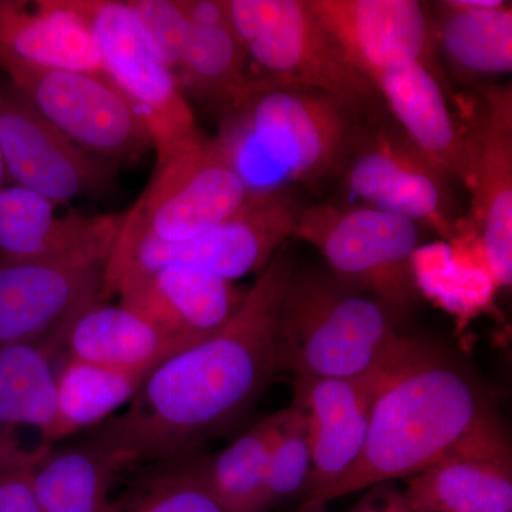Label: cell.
Here are the masks:
<instances>
[{
    "mask_svg": "<svg viewBox=\"0 0 512 512\" xmlns=\"http://www.w3.org/2000/svg\"><path fill=\"white\" fill-rule=\"evenodd\" d=\"M306 3L349 62L367 79L406 64L434 67L436 32L420 2L306 0Z\"/></svg>",
    "mask_w": 512,
    "mask_h": 512,
    "instance_id": "2e32d148",
    "label": "cell"
},
{
    "mask_svg": "<svg viewBox=\"0 0 512 512\" xmlns=\"http://www.w3.org/2000/svg\"><path fill=\"white\" fill-rule=\"evenodd\" d=\"M357 124L339 174L360 204L427 225L443 238L457 234L451 178L397 127Z\"/></svg>",
    "mask_w": 512,
    "mask_h": 512,
    "instance_id": "30bf717a",
    "label": "cell"
},
{
    "mask_svg": "<svg viewBox=\"0 0 512 512\" xmlns=\"http://www.w3.org/2000/svg\"><path fill=\"white\" fill-rule=\"evenodd\" d=\"M471 147V220L488 272L498 286L512 281V87L481 92Z\"/></svg>",
    "mask_w": 512,
    "mask_h": 512,
    "instance_id": "5bb4252c",
    "label": "cell"
},
{
    "mask_svg": "<svg viewBox=\"0 0 512 512\" xmlns=\"http://www.w3.org/2000/svg\"><path fill=\"white\" fill-rule=\"evenodd\" d=\"M229 28L264 79L339 100L360 120H376L382 99L349 62L306 0H224Z\"/></svg>",
    "mask_w": 512,
    "mask_h": 512,
    "instance_id": "5b68a950",
    "label": "cell"
},
{
    "mask_svg": "<svg viewBox=\"0 0 512 512\" xmlns=\"http://www.w3.org/2000/svg\"><path fill=\"white\" fill-rule=\"evenodd\" d=\"M295 266L279 251L214 336L151 370L127 409L86 436L124 466L200 453L255 406L281 373L278 322Z\"/></svg>",
    "mask_w": 512,
    "mask_h": 512,
    "instance_id": "6da1fadb",
    "label": "cell"
},
{
    "mask_svg": "<svg viewBox=\"0 0 512 512\" xmlns=\"http://www.w3.org/2000/svg\"><path fill=\"white\" fill-rule=\"evenodd\" d=\"M0 148L10 180L52 201L99 198L116 183L117 165L64 136L12 83L0 86Z\"/></svg>",
    "mask_w": 512,
    "mask_h": 512,
    "instance_id": "7c38bea8",
    "label": "cell"
},
{
    "mask_svg": "<svg viewBox=\"0 0 512 512\" xmlns=\"http://www.w3.org/2000/svg\"><path fill=\"white\" fill-rule=\"evenodd\" d=\"M127 5L148 45L173 72L190 26L180 0H130Z\"/></svg>",
    "mask_w": 512,
    "mask_h": 512,
    "instance_id": "4dcf8cb0",
    "label": "cell"
},
{
    "mask_svg": "<svg viewBox=\"0 0 512 512\" xmlns=\"http://www.w3.org/2000/svg\"><path fill=\"white\" fill-rule=\"evenodd\" d=\"M370 488V493L349 512H412L402 491L392 483L377 484Z\"/></svg>",
    "mask_w": 512,
    "mask_h": 512,
    "instance_id": "d6a6232c",
    "label": "cell"
},
{
    "mask_svg": "<svg viewBox=\"0 0 512 512\" xmlns=\"http://www.w3.org/2000/svg\"><path fill=\"white\" fill-rule=\"evenodd\" d=\"M0 67L33 107L87 153L114 165L154 150L146 126L104 73L43 69L8 56Z\"/></svg>",
    "mask_w": 512,
    "mask_h": 512,
    "instance_id": "ba28073f",
    "label": "cell"
},
{
    "mask_svg": "<svg viewBox=\"0 0 512 512\" xmlns=\"http://www.w3.org/2000/svg\"><path fill=\"white\" fill-rule=\"evenodd\" d=\"M126 470L119 457L84 434L83 440L40 453L33 487L43 512H111V490Z\"/></svg>",
    "mask_w": 512,
    "mask_h": 512,
    "instance_id": "cb8c5ba5",
    "label": "cell"
},
{
    "mask_svg": "<svg viewBox=\"0 0 512 512\" xmlns=\"http://www.w3.org/2000/svg\"><path fill=\"white\" fill-rule=\"evenodd\" d=\"M511 451L493 396L471 367L423 338L384 370L362 456L316 500L407 480L461 453Z\"/></svg>",
    "mask_w": 512,
    "mask_h": 512,
    "instance_id": "7a4b0ae2",
    "label": "cell"
},
{
    "mask_svg": "<svg viewBox=\"0 0 512 512\" xmlns=\"http://www.w3.org/2000/svg\"><path fill=\"white\" fill-rule=\"evenodd\" d=\"M106 256L0 261V349L59 342L70 320L101 301Z\"/></svg>",
    "mask_w": 512,
    "mask_h": 512,
    "instance_id": "4fadbf2b",
    "label": "cell"
},
{
    "mask_svg": "<svg viewBox=\"0 0 512 512\" xmlns=\"http://www.w3.org/2000/svg\"><path fill=\"white\" fill-rule=\"evenodd\" d=\"M299 207L288 191L251 197L244 208L207 231L171 244H148L119 261L106 262L101 301L124 275L163 266H190L229 282L261 272L295 234Z\"/></svg>",
    "mask_w": 512,
    "mask_h": 512,
    "instance_id": "8fae6325",
    "label": "cell"
},
{
    "mask_svg": "<svg viewBox=\"0 0 512 512\" xmlns=\"http://www.w3.org/2000/svg\"><path fill=\"white\" fill-rule=\"evenodd\" d=\"M251 200L239 175L215 143H198L157 158L150 184L124 212L106 262L148 244H171L220 224Z\"/></svg>",
    "mask_w": 512,
    "mask_h": 512,
    "instance_id": "52a82bcc",
    "label": "cell"
},
{
    "mask_svg": "<svg viewBox=\"0 0 512 512\" xmlns=\"http://www.w3.org/2000/svg\"><path fill=\"white\" fill-rule=\"evenodd\" d=\"M384 370L350 379L295 376L292 403L305 416L312 456L311 481L302 501L316 500L362 456Z\"/></svg>",
    "mask_w": 512,
    "mask_h": 512,
    "instance_id": "e0dca14e",
    "label": "cell"
},
{
    "mask_svg": "<svg viewBox=\"0 0 512 512\" xmlns=\"http://www.w3.org/2000/svg\"><path fill=\"white\" fill-rule=\"evenodd\" d=\"M96 36L103 73L146 126L157 158L204 138L174 73L148 45L127 2L74 0Z\"/></svg>",
    "mask_w": 512,
    "mask_h": 512,
    "instance_id": "9c48e42d",
    "label": "cell"
},
{
    "mask_svg": "<svg viewBox=\"0 0 512 512\" xmlns=\"http://www.w3.org/2000/svg\"><path fill=\"white\" fill-rule=\"evenodd\" d=\"M296 512H328L325 503L318 501H302L301 507Z\"/></svg>",
    "mask_w": 512,
    "mask_h": 512,
    "instance_id": "836d02e7",
    "label": "cell"
},
{
    "mask_svg": "<svg viewBox=\"0 0 512 512\" xmlns=\"http://www.w3.org/2000/svg\"><path fill=\"white\" fill-rule=\"evenodd\" d=\"M45 448L33 453L0 454V512H43L33 487L32 470Z\"/></svg>",
    "mask_w": 512,
    "mask_h": 512,
    "instance_id": "1f68e13d",
    "label": "cell"
},
{
    "mask_svg": "<svg viewBox=\"0 0 512 512\" xmlns=\"http://www.w3.org/2000/svg\"><path fill=\"white\" fill-rule=\"evenodd\" d=\"M59 359V342L0 349V453L32 451L23 444L25 430H35L40 444L50 446Z\"/></svg>",
    "mask_w": 512,
    "mask_h": 512,
    "instance_id": "7402d4cb",
    "label": "cell"
},
{
    "mask_svg": "<svg viewBox=\"0 0 512 512\" xmlns=\"http://www.w3.org/2000/svg\"><path fill=\"white\" fill-rule=\"evenodd\" d=\"M293 237L312 245L343 284L402 319L417 302L420 225L362 204L326 201L299 208Z\"/></svg>",
    "mask_w": 512,
    "mask_h": 512,
    "instance_id": "8992f818",
    "label": "cell"
},
{
    "mask_svg": "<svg viewBox=\"0 0 512 512\" xmlns=\"http://www.w3.org/2000/svg\"><path fill=\"white\" fill-rule=\"evenodd\" d=\"M440 28L434 30L444 56L467 77H491L512 70V8L466 9L440 2Z\"/></svg>",
    "mask_w": 512,
    "mask_h": 512,
    "instance_id": "4316f807",
    "label": "cell"
},
{
    "mask_svg": "<svg viewBox=\"0 0 512 512\" xmlns=\"http://www.w3.org/2000/svg\"><path fill=\"white\" fill-rule=\"evenodd\" d=\"M412 512H512V453H461L407 478Z\"/></svg>",
    "mask_w": 512,
    "mask_h": 512,
    "instance_id": "603a6c76",
    "label": "cell"
},
{
    "mask_svg": "<svg viewBox=\"0 0 512 512\" xmlns=\"http://www.w3.org/2000/svg\"><path fill=\"white\" fill-rule=\"evenodd\" d=\"M370 80L404 137L451 180L467 187L470 141L457 126L436 69L412 63L384 70Z\"/></svg>",
    "mask_w": 512,
    "mask_h": 512,
    "instance_id": "d6986e66",
    "label": "cell"
},
{
    "mask_svg": "<svg viewBox=\"0 0 512 512\" xmlns=\"http://www.w3.org/2000/svg\"><path fill=\"white\" fill-rule=\"evenodd\" d=\"M123 214L84 215L19 185L0 188V261L109 256Z\"/></svg>",
    "mask_w": 512,
    "mask_h": 512,
    "instance_id": "ac0fdd59",
    "label": "cell"
},
{
    "mask_svg": "<svg viewBox=\"0 0 512 512\" xmlns=\"http://www.w3.org/2000/svg\"><path fill=\"white\" fill-rule=\"evenodd\" d=\"M111 512H231L212 490L207 456L201 453L148 463L126 490L114 498Z\"/></svg>",
    "mask_w": 512,
    "mask_h": 512,
    "instance_id": "83f0119b",
    "label": "cell"
},
{
    "mask_svg": "<svg viewBox=\"0 0 512 512\" xmlns=\"http://www.w3.org/2000/svg\"><path fill=\"white\" fill-rule=\"evenodd\" d=\"M248 56L228 23L200 25L190 22L173 73L185 99L227 114L254 76L248 72Z\"/></svg>",
    "mask_w": 512,
    "mask_h": 512,
    "instance_id": "d4e9b609",
    "label": "cell"
},
{
    "mask_svg": "<svg viewBox=\"0 0 512 512\" xmlns=\"http://www.w3.org/2000/svg\"><path fill=\"white\" fill-rule=\"evenodd\" d=\"M282 410L258 421L214 457H207L212 490L231 512H269L266 474Z\"/></svg>",
    "mask_w": 512,
    "mask_h": 512,
    "instance_id": "f1b7e54d",
    "label": "cell"
},
{
    "mask_svg": "<svg viewBox=\"0 0 512 512\" xmlns=\"http://www.w3.org/2000/svg\"><path fill=\"white\" fill-rule=\"evenodd\" d=\"M181 350L137 313L106 301L77 313L60 338V356L131 372H151Z\"/></svg>",
    "mask_w": 512,
    "mask_h": 512,
    "instance_id": "44dd1931",
    "label": "cell"
},
{
    "mask_svg": "<svg viewBox=\"0 0 512 512\" xmlns=\"http://www.w3.org/2000/svg\"><path fill=\"white\" fill-rule=\"evenodd\" d=\"M0 56L43 69L103 73L92 25L74 0H0Z\"/></svg>",
    "mask_w": 512,
    "mask_h": 512,
    "instance_id": "ffe728a7",
    "label": "cell"
},
{
    "mask_svg": "<svg viewBox=\"0 0 512 512\" xmlns=\"http://www.w3.org/2000/svg\"><path fill=\"white\" fill-rule=\"evenodd\" d=\"M399 320L384 303L329 271L295 269L279 312L281 370L339 379L376 375L409 342Z\"/></svg>",
    "mask_w": 512,
    "mask_h": 512,
    "instance_id": "277c9868",
    "label": "cell"
},
{
    "mask_svg": "<svg viewBox=\"0 0 512 512\" xmlns=\"http://www.w3.org/2000/svg\"><path fill=\"white\" fill-rule=\"evenodd\" d=\"M214 138L251 197L339 174L359 119L339 100L254 77Z\"/></svg>",
    "mask_w": 512,
    "mask_h": 512,
    "instance_id": "3957f363",
    "label": "cell"
},
{
    "mask_svg": "<svg viewBox=\"0 0 512 512\" xmlns=\"http://www.w3.org/2000/svg\"><path fill=\"white\" fill-rule=\"evenodd\" d=\"M150 372L110 369L60 356L56 373V420L49 444L100 426L131 402Z\"/></svg>",
    "mask_w": 512,
    "mask_h": 512,
    "instance_id": "484cf974",
    "label": "cell"
},
{
    "mask_svg": "<svg viewBox=\"0 0 512 512\" xmlns=\"http://www.w3.org/2000/svg\"><path fill=\"white\" fill-rule=\"evenodd\" d=\"M247 291L190 266H163L124 275L111 296L185 350L220 332ZM110 296V298H111Z\"/></svg>",
    "mask_w": 512,
    "mask_h": 512,
    "instance_id": "9a60e30c",
    "label": "cell"
},
{
    "mask_svg": "<svg viewBox=\"0 0 512 512\" xmlns=\"http://www.w3.org/2000/svg\"><path fill=\"white\" fill-rule=\"evenodd\" d=\"M312 474L311 444H309L308 424L298 406L282 410L281 424L266 474V500L269 510L279 504L305 498Z\"/></svg>",
    "mask_w": 512,
    "mask_h": 512,
    "instance_id": "f546056e",
    "label": "cell"
},
{
    "mask_svg": "<svg viewBox=\"0 0 512 512\" xmlns=\"http://www.w3.org/2000/svg\"><path fill=\"white\" fill-rule=\"evenodd\" d=\"M9 177L6 173L5 161H3L2 148H0V188L5 187L8 183Z\"/></svg>",
    "mask_w": 512,
    "mask_h": 512,
    "instance_id": "e575fe53",
    "label": "cell"
}]
</instances>
